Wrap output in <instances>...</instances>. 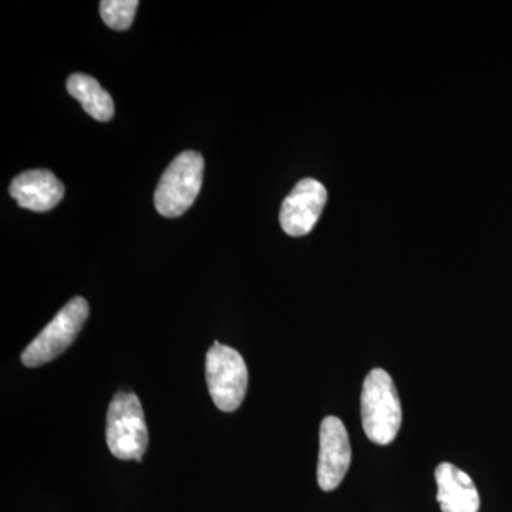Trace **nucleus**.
Masks as SVG:
<instances>
[{
  "instance_id": "obj_2",
  "label": "nucleus",
  "mask_w": 512,
  "mask_h": 512,
  "mask_svg": "<svg viewBox=\"0 0 512 512\" xmlns=\"http://www.w3.org/2000/svg\"><path fill=\"white\" fill-rule=\"evenodd\" d=\"M106 439L114 457L141 461L147 450L148 431L136 394L120 392L113 397L107 412Z\"/></svg>"
},
{
  "instance_id": "obj_4",
  "label": "nucleus",
  "mask_w": 512,
  "mask_h": 512,
  "mask_svg": "<svg viewBox=\"0 0 512 512\" xmlns=\"http://www.w3.org/2000/svg\"><path fill=\"white\" fill-rule=\"evenodd\" d=\"M205 376L215 406L225 413L239 409L248 389V369L237 350L215 342L207 353Z\"/></svg>"
},
{
  "instance_id": "obj_9",
  "label": "nucleus",
  "mask_w": 512,
  "mask_h": 512,
  "mask_svg": "<svg viewBox=\"0 0 512 512\" xmlns=\"http://www.w3.org/2000/svg\"><path fill=\"white\" fill-rule=\"evenodd\" d=\"M437 501L443 512H478L480 495L468 474L450 463L436 468Z\"/></svg>"
},
{
  "instance_id": "obj_11",
  "label": "nucleus",
  "mask_w": 512,
  "mask_h": 512,
  "mask_svg": "<svg viewBox=\"0 0 512 512\" xmlns=\"http://www.w3.org/2000/svg\"><path fill=\"white\" fill-rule=\"evenodd\" d=\"M138 5L137 0H103L100 3L101 19L113 30H127L133 25Z\"/></svg>"
},
{
  "instance_id": "obj_1",
  "label": "nucleus",
  "mask_w": 512,
  "mask_h": 512,
  "mask_svg": "<svg viewBox=\"0 0 512 512\" xmlns=\"http://www.w3.org/2000/svg\"><path fill=\"white\" fill-rule=\"evenodd\" d=\"M362 424L367 439L379 446L396 440L402 427V403L392 376L383 369H373L363 383Z\"/></svg>"
},
{
  "instance_id": "obj_6",
  "label": "nucleus",
  "mask_w": 512,
  "mask_h": 512,
  "mask_svg": "<svg viewBox=\"0 0 512 512\" xmlns=\"http://www.w3.org/2000/svg\"><path fill=\"white\" fill-rule=\"evenodd\" d=\"M319 443V487L333 491L342 483L352 461L349 434L343 421L335 416L325 417L320 424Z\"/></svg>"
},
{
  "instance_id": "obj_10",
  "label": "nucleus",
  "mask_w": 512,
  "mask_h": 512,
  "mask_svg": "<svg viewBox=\"0 0 512 512\" xmlns=\"http://www.w3.org/2000/svg\"><path fill=\"white\" fill-rule=\"evenodd\" d=\"M67 92L97 121H110L114 116V101L100 83L87 74L74 73L67 80Z\"/></svg>"
},
{
  "instance_id": "obj_3",
  "label": "nucleus",
  "mask_w": 512,
  "mask_h": 512,
  "mask_svg": "<svg viewBox=\"0 0 512 512\" xmlns=\"http://www.w3.org/2000/svg\"><path fill=\"white\" fill-rule=\"evenodd\" d=\"M204 177V158L184 151L164 171L154 194L157 211L165 218L181 217L197 200Z\"/></svg>"
},
{
  "instance_id": "obj_7",
  "label": "nucleus",
  "mask_w": 512,
  "mask_h": 512,
  "mask_svg": "<svg viewBox=\"0 0 512 512\" xmlns=\"http://www.w3.org/2000/svg\"><path fill=\"white\" fill-rule=\"evenodd\" d=\"M328 201L325 185L313 178H305L295 185L282 204L279 221L291 237H303L315 228Z\"/></svg>"
},
{
  "instance_id": "obj_5",
  "label": "nucleus",
  "mask_w": 512,
  "mask_h": 512,
  "mask_svg": "<svg viewBox=\"0 0 512 512\" xmlns=\"http://www.w3.org/2000/svg\"><path fill=\"white\" fill-rule=\"evenodd\" d=\"M87 318L89 303L80 296L73 298L22 353L23 365L39 367L62 355L76 340Z\"/></svg>"
},
{
  "instance_id": "obj_8",
  "label": "nucleus",
  "mask_w": 512,
  "mask_h": 512,
  "mask_svg": "<svg viewBox=\"0 0 512 512\" xmlns=\"http://www.w3.org/2000/svg\"><path fill=\"white\" fill-rule=\"evenodd\" d=\"M9 192L19 207L46 212L53 210L63 200L64 185L52 171L30 170L12 181Z\"/></svg>"
}]
</instances>
